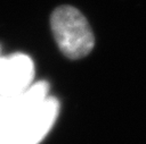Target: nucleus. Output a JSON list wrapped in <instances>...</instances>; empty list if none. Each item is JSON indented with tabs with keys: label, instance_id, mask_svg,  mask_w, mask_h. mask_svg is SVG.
<instances>
[{
	"label": "nucleus",
	"instance_id": "nucleus-1",
	"mask_svg": "<svg viewBox=\"0 0 146 144\" xmlns=\"http://www.w3.org/2000/svg\"><path fill=\"white\" fill-rule=\"evenodd\" d=\"M50 26L59 50L70 59L86 57L95 45V37L87 18L72 6L57 7Z\"/></svg>",
	"mask_w": 146,
	"mask_h": 144
},
{
	"label": "nucleus",
	"instance_id": "nucleus-2",
	"mask_svg": "<svg viewBox=\"0 0 146 144\" xmlns=\"http://www.w3.org/2000/svg\"><path fill=\"white\" fill-rule=\"evenodd\" d=\"M58 110L59 103L51 96L29 110L11 132L13 144H39L52 127Z\"/></svg>",
	"mask_w": 146,
	"mask_h": 144
},
{
	"label": "nucleus",
	"instance_id": "nucleus-3",
	"mask_svg": "<svg viewBox=\"0 0 146 144\" xmlns=\"http://www.w3.org/2000/svg\"><path fill=\"white\" fill-rule=\"evenodd\" d=\"M34 66L23 53L0 57V95H15L27 90L33 83Z\"/></svg>",
	"mask_w": 146,
	"mask_h": 144
}]
</instances>
